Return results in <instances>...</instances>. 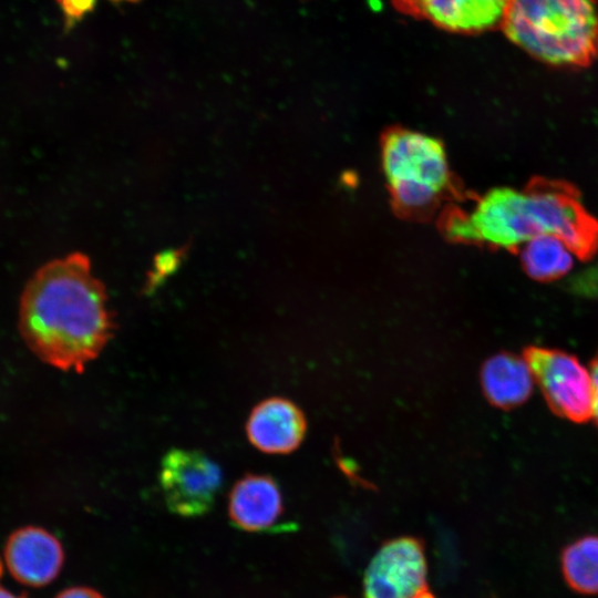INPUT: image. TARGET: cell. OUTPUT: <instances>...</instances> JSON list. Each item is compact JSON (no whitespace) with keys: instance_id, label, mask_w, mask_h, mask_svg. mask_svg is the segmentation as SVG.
Returning a JSON list of instances; mask_svg holds the SVG:
<instances>
[{"instance_id":"obj_1","label":"cell","mask_w":598,"mask_h":598,"mask_svg":"<svg viewBox=\"0 0 598 598\" xmlns=\"http://www.w3.org/2000/svg\"><path fill=\"white\" fill-rule=\"evenodd\" d=\"M19 330L34 354L60 370L81 373L99 357L113 321L86 256L73 252L33 274L21 295Z\"/></svg>"},{"instance_id":"obj_2","label":"cell","mask_w":598,"mask_h":598,"mask_svg":"<svg viewBox=\"0 0 598 598\" xmlns=\"http://www.w3.org/2000/svg\"><path fill=\"white\" fill-rule=\"evenodd\" d=\"M455 239L485 243L501 248L520 247L530 238L551 234L566 241L579 256L596 241L595 227L574 198L556 188L522 192L495 188L474 207L447 221Z\"/></svg>"},{"instance_id":"obj_3","label":"cell","mask_w":598,"mask_h":598,"mask_svg":"<svg viewBox=\"0 0 598 598\" xmlns=\"http://www.w3.org/2000/svg\"><path fill=\"white\" fill-rule=\"evenodd\" d=\"M505 35L535 59L555 66H587L597 53V0H511Z\"/></svg>"},{"instance_id":"obj_4","label":"cell","mask_w":598,"mask_h":598,"mask_svg":"<svg viewBox=\"0 0 598 598\" xmlns=\"http://www.w3.org/2000/svg\"><path fill=\"white\" fill-rule=\"evenodd\" d=\"M382 167L394 202L408 210L435 203L450 181L443 145L415 131L395 130L385 136Z\"/></svg>"},{"instance_id":"obj_5","label":"cell","mask_w":598,"mask_h":598,"mask_svg":"<svg viewBox=\"0 0 598 598\" xmlns=\"http://www.w3.org/2000/svg\"><path fill=\"white\" fill-rule=\"evenodd\" d=\"M523 357L556 415L575 423H585L592 416L590 372L575 355L558 349L528 347Z\"/></svg>"},{"instance_id":"obj_6","label":"cell","mask_w":598,"mask_h":598,"mask_svg":"<svg viewBox=\"0 0 598 598\" xmlns=\"http://www.w3.org/2000/svg\"><path fill=\"white\" fill-rule=\"evenodd\" d=\"M159 484L167 507L184 517L206 514L223 485L221 470L197 450L168 451L159 468Z\"/></svg>"},{"instance_id":"obj_7","label":"cell","mask_w":598,"mask_h":598,"mask_svg":"<svg viewBox=\"0 0 598 598\" xmlns=\"http://www.w3.org/2000/svg\"><path fill=\"white\" fill-rule=\"evenodd\" d=\"M423 542L413 536L386 540L372 557L363 578L364 598H413L427 587Z\"/></svg>"},{"instance_id":"obj_8","label":"cell","mask_w":598,"mask_h":598,"mask_svg":"<svg viewBox=\"0 0 598 598\" xmlns=\"http://www.w3.org/2000/svg\"><path fill=\"white\" fill-rule=\"evenodd\" d=\"M511 0H392L400 13L458 34L501 27Z\"/></svg>"},{"instance_id":"obj_9","label":"cell","mask_w":598,"mask_h":598,"mask_svg":"<svg viewBox=\"0 0 598 598\" xmlns=\"http://www.w3.org/2000/svg\"><path fill=\"white\" fill-rule=\"evenodd\" d=\"M3 556L11 576L30 587H42L53 581L64 561L60 540L38 526H24L10 534Z\"/></svg>"},{"instance_id":"obj_10","label":"cell","mask_w":598,"mask_h":598,"mask_svg":"<svg viewBox=\"0 0 598 598\" xmlns=\"http://www.w3.org/2000/svg\"><path fill=\"white\" fill-rule=\"evenodd\" d=\"M307 421L301 409L285 398H269L251 410L246 422L248 441L267 454H289L302 443Z\"/></svg>"},{"instance_id":"obj_11","label":"cell","mask_w":598,"mask_h":598,"mask_svg":"<svg viewBox=\"0 0 598 598\" xmlns=\"http://www.w3.org/2000/svg\"><path fill=\"white\" fill-rule=\"evenodd\" d=\"M282 513V495L271 476L247 474L235 483L229 493V518L240 529L267 530Z\"/></svg>"},{"instance_id":"obj_12","label":"cell","mask_w":598,"mask_h":598,"mask_svg":"<svg viewBox=\"0 0 598 598\" xmlns=\"http://www.w3.org/2000/svg\"><path fill=\"white\" fill-rule=\"evenodd\" d=\"M534 377L525 358L511 352L489 357L481 370L484 396L495 408L512 410L525 403L533 392Z\"/></svg>"},{"instance_id":"obj_13","label":"cell","mask_w":598,"mask_h":598,"mask_svg":"<svg viewBox=\"0 0 598 598\" xmlns=\"http://www.w3.org/2000/svg\"><path fill=\"white\" fill-rule=\"evenodd\" d=\"M519 248L524 270L539 281L556 280L568 275L579 256L566 241L551 234L535 236Z\"/></svg>"},{"instance_id":"obj_14","label":"cell","mask_w":598,"mask_h":598,"mask_svg":"<svg viewBox=\"0 0 598 598\" xmlns=\"http://www.w3.org/2000/svg\"><path fill=\"white\" fill-rule=\"evenodd\" d=\"M560 565L570 589L581 595H598V536H584L567 545Z\"/></svg>"},{"instance_id":"obj_15","label":"cell","mask_w":598,"mask_h":598,"mask_svg":"<svg viewBox=\"0 0 598 598\" xmlns=\"http://www.w3.org/2000/svg\"><path fill=\"white\" fill-rule=\"evenodd\" d=\"M575 286L581 293L598 297V265L584 274Z\"/></svg>"},{"instance_id":"obj_16","label":"cell","mask_w":598,"mask_h":598,"mask_svg":"<svg viewBox=\"0 0 598 598\" xmlns=\"http://www.w3.org/2000/svg\"><path fill=\"white\" fill-rule=\"evenodd\" d=\"M590 378L592 386V419L598 426V353L590 362Z\"/></svg>"},{"instance_id":"obj_17","label":"cell","mask_w":598,"mask_h":598,"mask_svg":"<svg viewBox=\"0 0 598 598\" xmlns=\"http://www.w3.org/2000/svg\"><path fill=\"white\" fill-rule=\"evenodd\" d=\"M54 598H103L97 591L87 587H71L59 592Z\"/></svg>"},{"instance_id":"obj_18","label":"cell","mask_w":598,"mask_h":598,"mask_svg":"<svg viewBox=\"0 0 598 598\" xmlns=\"http://www.w3.org/2000/svg\"><path fill=\"white\" fill-rule=\"evenodd\" d=\"M91 0H59V3L69 17H76L83 13Z\"/></svg>"},{"instance_id":"obj_19","label":"cell","mask_w":598,"mask_h":598,"mask_svg":"<svg viewBox=\"0 0 598 598\" xmlns=\"http://www.w3.org/2000/svg\"><path fill=\"white\" fill-rule=\"evenodd\" d=\"M0 598H27L24 595L14 594L0 586Z\"/></svg>"},{"instance_id":"obj_20","label":"cell","mask_w":598,"mask_h":598,"mask_svg":"<svg viewBox=\"0 0 598 598\" xmlns=\"http://www.w3.org/2000/svg\"><path fill=\"white\" fill-rule=\"evenodd\" d=\"M413 598H436L429 587L420 590Z\"/></svg>"},{"instance_id":"obj_21","label":"cell","mask_w":598,"mask_h":598,"mask_svg":"<svg viewBox=\"0 0 598 598\" xmlns=\"http://www.w3.org/2000/svg\"><path fill=\"white\" fill-rule=\"evenodd\" d=\"M2 571H3V565H2V561L0 560V577L2 575Z\"/></svg>"},{"instance_id":"obj_22","label":"cell","mask_w":598,"mask_h":598,"mask_svg":"<svg viewBox=\"0 0 598 598\" xmlns=\"http://www.w3.org/2000/svg\"><path fill=\"white\" fill-rule=\"evenodd\" d=\"M597 53H598V42H597Z\"/></svg>"},{"instance_id":"obj_23","label":"cell","mask_w":598,"mask_h":598,"mask_svg":"<svg viewBox=\"0 0 598 598\" xmlns=\"http://www.w3.org/2000/svg\"><path fill=\"white\" fill-rule=\"evenodd\" d=\"M339 598H342V597H339Z\"/></svg>"}]
</instances>
